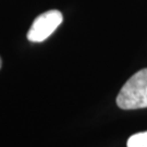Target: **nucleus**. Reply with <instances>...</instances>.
Here are the masks:
<instances>
[{"instance_id": "1", "label": "nucleus", "mask_w": 147, "mask_h": 147, "mask_svg": "<svg viewBox=\"0 0 147 147\" xmlns=\"http://www.w3.org/2000/svg\"><path fill=\"white\" fill-rule=\"evenodd\" d=\"M117 105L123 110L147 108V68L126 81L117 96Z\"/></svg>"}, {"instance_id": "2", "label": "nucleus", "mask_w": 147, "mask_h": 147, "mask_svg": "<svg viewBox=\"0 0 147 147\" xmlns=\"http://www.w3.org/2000/svg\"><path fill=\"white\" fill-rule=\"evenodd\" d=\"M62 20V13L58 10H49L38 16L27 32V39L33 42H44L58 28Z\"/></svg>"}, {"instance_id": "3", "label": "nucleus", "mask_w": 147, "mask_h": 147, "mask_svg": "<svg viewBox=\"0 0 147 147\" xmlns=\"http://www.w3.org/2000/svg\"><path fill=\"white\" fill-rule=\"evenodd\" d=\"M127 147H147V131L132 135L126 143Z\"/></svg>"}, {"instance_id": "4", "label": "nucleus", "mask_w": 147, "mask_h": 147, "mask_svg": "<svg viewBox=\"0 0 147 147\" xmlns=\"http://www.w3.org/2000/svg\"><path fill=\"white\" fill-rule=\"evenodd\" d=\"M1 64H2V61H1V58H0V68H1Z\"/></svg>"}]
</instances>
